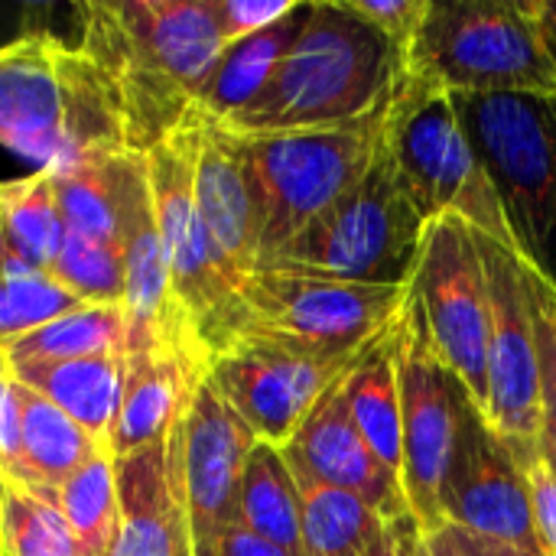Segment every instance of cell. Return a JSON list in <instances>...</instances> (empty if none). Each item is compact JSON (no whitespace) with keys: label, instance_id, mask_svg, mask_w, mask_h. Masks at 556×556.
Returning <instances> with one entry per match:
<instances>
[{"label":"cell","instance_id":"29","mask_svg":"<svg viewBox=\"0 0 556 556\" xmlns=\"http://www.w3.org/2000/svg\"><path fill=\"white\" fill-rule=\"evenodd\" d=\"M55 505L75 538L78 556H114L121 531L117 472L114 456L98 450L81 469H75L55 495Z\"/></svg>","mask_w":556,"mask_h":556},{"label":"cell","instance_id":"36","mask_svg":"<svg viewBox=\"0 0 556 556\" xmlns=\"http://www.w3.org/2000/svg\"><path fill=\"white\" fill-rule=\"evenodd\" d=\"M296 0H212V13L222 33L225 49L238 39H248L293 10Z\"/></svg>","mask_w":556,"mask_h":556},{"label":"cell","instance_id":"1","mask_svg":"<svg viewBox=\"0 0 556 556\" xmlns=\"http://www.w3.org/2000/svg\"><path fill=\"white\" fill-rule=\"evenodd\" d=\"M75 16L130 150H153L189 117L225 52L212 0H85Z\"/></svg>","mask_w":556,"mask_h":556},{"label":"cell","instance_id":"10","mask_svg":"<svg viewBox=\"0 0 556 556\" xmlns=\"http://www.w3.org/2000/svg\"><path fill=\"white\" fill-rule=\"evenodd\" d=\"M375 342L355 352H319L280 339L238 336L208 355V384L261 443L280 450L293 440L316 404L355 371Z\"/></svg>","mask_w":556,"mask_h":556},{"label":"cell","instance_id":"5","mask_svg":"<svg viewBox=\"0 0 556 556\" xmlns=\"http://www.w3.org/2000/svg\"><path fill=\"white\" fill-rule=\"evenodd\" d=\"M515 251L556 290V94H453Z\"/></svg>","mask_w":556,"mask_h":556},{"label":"cell","instance_id":"21","mask_svg":"<svg viewBox=\"0 0 556 556\" xmlns=\"http://www.w3.org/2000/svg\"><path fill=\"white\" fill-rule=\"evenodd\" d=\"M121 531L114 556H195L179 472V433L117 456Z\"/></svg>","mask_w":556,"mask_h":556},{"label":"cell","instance_id":"35","mask_svg":"<svg viewBox=\"0 0 556 556\" xmlns=\"http://www.w3.org/2000/svg\"><path fill=\"white\" fill-rule=\"evenodd\" d=\"M528 293H531V319H534V342H538L544 437L556 440V290L531 264H528Z\"/></svg>","mask_w":556,"mask_h":556},{"label":"cell","instance_id":"7","mask_svg":"<svg viewBox=\"0 0 556 556\" xmlns=\"http://www.w3.org/2000/svg\"><path fill=\"white\" fill-rule=\"evenodd\" d=\"M384 147L424 222L456 215L479 235L515 248L498 192L466 137L453 94L407 75L388 117Z\"/></svg>","mask_w":556,"mask_h":556},{"label":"cell","instance_id":"38","mask_svg":"<svg viewBox=\"0 0 556 556\" xmlns=\"http://www.w3.org/2000/svg\"><path fill=\"white\" fill-rule=\"evenodd\" d=\"M518 466L525 469V479H528L538 541H541L544 554L556 556V472L547 466L541 450L534 456L521 459Z\"/></svg>","mask_w":556,"mask_h":556},{"label":"cell","instance_id":"43","mask_svg":"<svg viewBox=\"0 0 556 556\" xmlns=\"http://www.w3.org/2000/svg\"><path fill=\"white\" fill-rule=\"evenodd\" d=\"M424 556H459L453 541H450V534H446V525L424 534Z\"/></svg>","mask_w":556,"mask_h":556},{"label":"cell","instance_id":"18","mask_svg":"<svg viewBox=\"0 0 556 556\" xmlns=\"http://www.w3.org/2000/svg\"><path fill=\"white\" fill-rule=\"evenodd\" d=\"M208 378V352L195 329L173 332L124 355V394L108 453L127 456L163 443Z\"/></svg>","mask_w":556,"mask_h":556},{"label":"cell","instance_id":"40","mask_svg":"<svg viewBox=\"0 0 556 556\" xmlns=\"http://www.w3.org/2000/svg\"><path fill=\"white\" fill-rule=\"evenodd\" d=\"M368 556H424V531L420 525L404 515L384 525L378 544L368 551Z\"/></svg>","mask_w":556,"mask_h":556},{"label":"cell","instance_id":"11","mask_svg":"<svg viewBox=\"0 0 556 556\" xmlns=\"http://www.w3.org/2000/svg\"><path fill=\"white\" fill-rule=\"evenodd\" d=\"M394 336H397V378H401V420H404L401 489L410 518L427 534L446 525L443 485L456 456L466 410L476 401L433 349L427 323L410 296L397 316Z\"/></svg>","mask_w":556,"mask_h":556},{"label":"cell","instance_id":"46","mask_svg":"<svg viewBox=\"0 0 556 556\" xmlns=\"http://www.w3.org/2000/svg\"><path fill=\"white\" fill-rule=\"evenodd\" d=\"M554 52H556V46H554Z\"/></svg>","mask_w":556,"mask_h":556},{"label":"cell","instance_id":"34","mask_svg":"<svg viewBox=\"0 0 556 556\" xmlns=\"http://www.w3.org/2000/svg\"><path fill=\"white\" fill-rule=\"evenodd\" d=\"M49 274L88 306H124L127 277L117 241L68 231L49 267Z\"/></svg>","mask_w":556,"mask_h":556},{"label":"cell","instance_id":"45","mask_svg":"<svg viewBox=\"0 0 556 556\" xmlns=\"http://www.w3.org/2000/svg\"><path fill=\"white\" fill-rule=\"evenodd\" d=\"M541 453H544V459H547V466L556 472V440H551V437H544L541 440Z\"/></svg>","mask_w":556,"mask_h":556},{"label":"cell","instance_id":"17","mask_svg":"<svg viewBox=\"0 0 556 556\" xmlns=\"http://www.w3.org/2000/svg\"><path fill=\"white\" fill-rule=\"evenodd\" d=\"M117 248L124 257L127 277V352L147 349L173 332L195 329L189 316L179 309L169 283L166 251L156 225L153 189L147 153L127 150L121 160V182H117Z\"/></svg>","mask_w":556,"mask_h":556},{"label":"cell","instance_id":"39","mask_svg":"<svg viewBox=\"0 0 556 556\" xmlns=\"http://www.w3.org/2000/svg\"><path fill=\"white\" fill-rule=\"evenodd\" d=\"M345 3L368 23L384 29L401 49L410 46L414 33L420 29L430 10V0H345Z\"/></svg>","mask_w":556,"mask_h":556},{"label":"cell","instance_id":"33","mask_svg":"<svg viewBox=\"0 0 556 556\" xmlns=\"http://www.w3.org/2000/svg\"><path fill=\"white\" fill-rule=\"evenodd\" d=\"M0 556H78L55 502L0 482Z\"/></svg>","mask_w":556,"mask_h":556},{"label":"cell","instance_id":"14","mask_svg":"<svg viewBox=\"0 0 556 556\" xmlns=\"http://www.w3.org/2000/svg\"><path fill=\"white\" fill-rule=\"evenodd\" d=\"M479 241L489 274V394L482 417L521 463L544 440L528 261L502 241L485 235Z\"/></svg>","mask_w":556,"mask_h":556},{"label":"cell","instance_id":"6","mask_svg":"<svg viewBox=\"0 0 556 556\" xmlns=\"http://www.w3.org/2000/svg\"><path fill=\"white\" fill-rule=\"evenodd\" d=\"M424 228L427 222L401 189L384 147L358 186L264 267L306 270L368 287H410Z\"/></svg>","mask_w":556,"mask_h":556},{"label":"cell","instance_id":"25","mask_svg":"<svg viewBox=\"0 0 556 556\" xmlns=\"http://www.w3.org/2000/svg\"><path fill=\"white\" fill-rule=\"evenodd\" d=\"M16 410L26 489L55 502L65 479L104 446L94 443L75 420H68L52 401H46L23 381H16Z\"/></svg>","mask_w":556,"mask_h":556},{"label":"cell","instance_id":"28","mask_svg":"<svg viewBox=\"0 0 556 556\" xmlns=\"http://www.w3.org/2000/svg\"><path fill=\"white\" fill-rule=\"evenodd\" d=\"M296 485L303 495L300 556H368L388 525L381 511L345 489L319 482Z\"/></svg>","mask_w":556,"mask_h":556},{"label":"cell","instance_id":"22","mask_svg":"<svg viewBox=\"0 0 556 556\" xmlns=\"http://www.w3.org/2000/svg\"><path fill=\"white\" fill-rule=\"evenodd\" d=\"M309 13H313V0H296L293 10L283 20H277L274 26L231 42L222 52L215 72L208 75L205 88L199 91L192 111L202 114L205 121L222 124L231 114H238L241 108H248L264 91V85L270 81L277 65L290 52V46L300 39Z\"/></svg>","mask_w":556,"mask_h":556},{"label":"cell","instance_id":"2","mask_svg":"<svg viewBox=\"0 0 556 556\" xmlns=\"http://www.w3.org/2000/svg\"><path fill=\"white\" fill-rule=\"evenodd\" d=\"M407 85L404 49L345 0L313 13L264 91L222 121L241 137L332 130L388 108Z\"/></svg>","mask_w":556,"mask_h":556},{"label":"cell","instance_id":"16","mask_svg":"<svg viewBox=\"0 0 556 556\" xmlns=\"http://www.w3.org/2000/svg\"><path fill=\"white\" fill-rule=\"evenodd\" d=\"M443 521L469 534L544 554L525 469L472 404L443 485ZM547 556V554H544Z\"/></svg>","mask_w":556,"mask_h":556},{"label":"cell","instance_id":"31","mask_svg":"<svg viewBox=\"0 0 556 556\" xmlns=\"http://www.w3.org/2000/svg\"><path fill=\"white\" fill-rule=\"evenodd\" d=\"M124 153L127 150L101 153L49 169L59 215L68 231L117 241V182Z\"/></svg>","mask_w":556,"mask_h":556},{"label":"cell","instance_id":"20","mask_svg":"<svg viewBox=\"0 0 556 556\" xmlns=\"http://www.w3.org/2000/svg\"><path fill=\"white\" fill-rule=\"evenodd\" d=\"M342 384L316 404V410L303 420L293 440L280 446V453L296 482H319V485L345 489L365 498L375 511H381L384 521L404 518L410 511H407L401 479L388 472L378 463V456L365 446L349 414Z\"/></svg>","mask_w":556,"mask_h":556},{"label":"cell","instance_id":"15","mask_svg":"<svg viewBox=\"0 0 556 556\" xmlns=\"http://www.w3.org/2000/svg\"><path fill=\"white\" fill-rule=\"evenodd\" d=\"M179 472L195 556H215L231 528H238L241 479L251 450L261 443L251 427L208 384L199 388L192 407L176 427Z\"/></svg>","mask_w":556,"mask_h":556},{"label":"cell","instance_id":"27","mask_svg":"<svg viewBox=\"0 0 556 556\" xmlns=\"http://www.w3.org/2000/svg\"><path fill=\"white\" fill-rule=\"evenodd\" d=\"M238 525L300 556L303 495L283 453L270 443H257L248 456L238 498Z\"/></svg>","mask_w":556,"mask_h":556},{"label":"cell","instance_id":"13","mask_svg":"<svg viewBox=\"0 0 556 556\" xmlns=\"http://www.w3.org/2000/svg\"><path fill=\"white\" fill-rule=\"evenodd\" d=\"M410 300L433 349L482 410L489 394V274L479 231L469 222L456 215L427 222Z\"/></svg>","mask_w":556,"mask_h":556},{"label":"cell","instance_id":"41","mask_svg":"<svg viewBox=\"0 0 556 556\" xmlns=\"http://www.w3.org/2000/svg\"><path fill=\"white\" fill-rule=\"evenodd\" d=\"M446 534H450V541H453L459 556H544L538 551H525V547H515V544H502V541L469 534V531L453 528V525H446Z\"/></svg>","mask_w":556,"mask_h":556},{"label":"cell","instance_id":"4","mask_svg":"<svg viewBox=\"0 0 556 556\" xmlns=\"http://www.w3.org/2000/svg\"><path fill=\"white\" fill-rule=\"evenodd\" d=\"M404 62L446 94H556L544 0H430Z\"/></svg>","mask_w":556,"mask_h":556},{"label":"cell","instance_id":"32","mask_svg":"<svg viewBox=\"0 0 556 556\" xmlns=\"http://www.w3.org/2000/svg\"><path fill=\"white\" fill-rule=\"evenodd\" d=\"M0 231L33 264L46 270L52 267L65 238V222L59 215L49 169L0 182Z\"/></svg>","mask_w":556,"mask_h":556},{"label":"cell","instance_id":"23","mask_svg":"<svg viewBox=\"0 0 556 556\" xmlns=\"http://www.w3.org/2000/svg\"><path fill=\"white\" fill-rule=\"evenodd\" d=\"M10 371L16 381L52 401L68 420H75L94 443L108 450L124 394V355L16 365Z\"/></svg>","mask_w":556,"mask_h":556},{"label":"cell","instance_id":"9","mask_svg":"<svg viewBox=\"0 0 556 556\" xmlns=\"http://www.w3.org/2000/svg\"><path fill=\"white\" fill-rule=\"evenodd\" d=\"M410 287H368L306 270H254L231 306V316L208 349L238 336L280 339L319 352H355L375 342L404 309Z\"/></svg>","mask_w":556,"mask_h":556},{"label":"cell","instance_id":"44","mask_svg":"<svg viewBox=\"0 0 556 556\" xmlns=\"http://www.w3.org/2000/svg\"><path fill=\"white\" fill-rule=\"evenodd\" d=\"M544 23H547L551 46H556V0H544Z\"/></svg>","mask_w":556,"mask_h":556},{"label":"cell","instance_id":"30","mask_svg":"<svg viewBox=\"0 0 556 556\" xmlns=\"http://www.w3.org/2000/svg\"><path fill=\"white\" fill-rule=\"evenodd\" d=\"M88 303L72 296L46 267L33 264L0 231V349Z\"/></svg>","mask_w":556,"mask_h":556},{"label":"cell","instance_id":"19","mask_svg":"<svg viewBox=\"0 0 556 556\" xmlns=\"http://www.w3.org/2000/svg\"><path fill=\"white\" fill-rule=\"evenodd\" d=\"M202 121L199 153H195V202L208 238L222 257L225 274L241 287L261 261V228L264 205L257 173L241 134L225 124Z\"/></svg>","mask_w":556,"mask_h":556},{"label":"cell","instance_id":"24","mask_svg":"<svg viewBox=\"0 0 556 556\" xmlns=\"http://www.w3.org/2000/svg\"><path fill=\"white\" fill-rule=\"evenodd\" d=\"M397 319L375 342V349L355 365L345 378L342 394L349 414L365 440V446L378 456V463L401 479L404 466V420H401V378H397Z\"/></svg>","mask_w":556,"mask_h":556},{"label":"cell","instance_id":"26","mask_svg":"<svg viewBox=\"0 0 556 556\" xmlns=\"http://www.w3.org/2000/svg\"><path fill=\"white\" fill-rule=\"evenodd\" d=\"M127 306H81L7 342L0 352L10 368L127 355Z\"/></svg>","mask_w":556,"mask_h":556},{"label":"cell","instance_id":"12","mask_svg":"<svg viewBox=\"0 0 556 556\" xmlns=\"http://www.w3.org/2000/svg\"><path fill=\"white\" fill-rule=\"evenodd\" d=\"M199 130L202 121L195 111H189V117L166 140L147 150V169L173 296L208 352L231 316L238 287L225 274L195 202Z\"/></svg>","mask_w":556,"mask_h":556},{"label":"cell","instance_id":"3","mask_svg":"<svg viewBox=\"0 0 556 556\" xmlns=\"http://www.w3.org/2000/svg\"><path fill=\"white\" fill-rule=\"evenodd\" d=\"M0 147L36 169L130 150L98 65L49 29L0 46Z\"/></svg>","mask_w":556,"mask_h":556},{"label":"cell","instance_id":"42","mask_svg":"<svg viewBox=\"0 0 556 556\" xmlns=\"http://www.w3.org/2000/svg\"><path fill=\"white\" fill-rule=\"evenodd\" d=\"M215 556H293L290 551H283V547H277V544H270L267 538H257V534H251L248 528H231L228 534H225V541L218 544V554Z\"/></svg>","mask_w":556,"mask_h":556},{"label":"cell","instance_id":"8","mask_svg":"<svg viewBox=\"0 0 556 556\" xmlns=\"http://www.w3.org/2000/svg\"><path fill=\"white\" fill-rule=\"evenodd\" d=\"M394 101L355 124L332 130L244 137L264 205L257 267L277 257L375 166L384 150Z\"/></svg>","mask_w":556,"mask_h":556},{"label":"cell","instance_id":"37","mask_svg":"<svg viewBox=\"0 0 556 556\" xmlns=\"http://www.w3.org/2000/svg\"><path fill=\"white\" fill-rule=\"evenodd\" d=\"M0 482L23 485V456H20V410H16V378L0 352Z\"/></svg>","mask_w":556,"mask_h":556}]
</instances>
